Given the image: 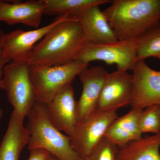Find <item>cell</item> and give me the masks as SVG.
I'll list each match as a JSON object with an SVG mask.
<instances>
[{"mask_svg": "<svg viewBox=\"0 0 160 160\" xmlns=\"http://www.w3.org/2000/svg\"><path fill=\"white\" fill-rule=\"evenodd\" d=\"M103 13L118 40L137 39L160 21V0H114Z\"/></svg>", "mask_w": 160, "mask_h": 160, "instance_id": "cell-2", "label": "cell"}, {"mask_svg": "<svg viewBox=\"0 0 160 160\" xmlns=\"http://www.w3.org/2000/svg\"><path fill=\"white\" fill-rule=\"evenodd\" d=\"M119 147L103 137L85 160H118Z\"/></svg>", "mask_w": 160, "mask_h": 160, "instance_id": "cell-21", "label": "cell"}, {"mask_svg": "<svg viewBox=\"0 0 160 160\" xmlns=\"http://www.w3.org/2000/svg\"><path fill=\"white\" fill-rule=\"evenodd\" d=\"M132 109H144L160 104V71L149 67L145 60L137 61L132 69Z\"/></svg>", "mask_w": 160, "mask_h": 160, "instance_id": "cell-9", "label": "cell"}, {"mask_svg": "<svg viewBox=\"0 0 160 160\" xmlns=\"http://www.w3.org/2000/svg\"><path fill=\"white\" fill-rule=\"evenodd\" d=\"M48 160H60L58 158L52 155L51 154H50V156L48 159Z\"/></svg>", "mask_w": 160, "mask_h": 160, "instance_id": "cell-25", "label": "cell"}, {"mask_svg": "<svg viewBox=\"0 0 160 160\" xmlns=\"http://www.w3.org/2000/svg\"><path fill=\"white\" fill-rule=\"evenodd\" d=\"M44 15L49 16L69 15L77 17L86 9L111 3L110 0H44Z\"/></svg>", "mask_w": 160, "mask_h": 160, "instance_id": "cell-18", "label": "cell"}, {"mask_svg": "<svg viewBox=\"0 0 160 160\" xmlns=\"http://www.w3.org/2000/svg\"><path fill=\"white\" fill-rule=\"evenodd\" d=\"M139 126L142 133L160 132V112L158 105H152L143 109L140 115Z\"/></svg>", "mask_w": 160, "mask_h": 160, "instance_id": "cell-20", "label": "cell"}, {"mask_svg": "<svg viewBox=\"0 0 160 160\" xmlns=\"http://www.w3.org/2000/svg\"><path fill=\"white\" fill-rule=\"evenodd\" d=\"M5 34L4 32L0 29V80H2L3 79L4 67L6 64L10 62L5 57L3 52L2 42Z\"/></svg>", "mask_w": 160, "mask_h": 160, "instance_id": "cell-23", "label": "cell"}, {"mask_svg": "<svg viewBox=\"0 0 160 160\" xmlns=\"http://www.w3.org/2000/svg\"><path fill=\"white\" fill-rule=\"evenodd\" d=\"M116 112H96L78 123L71 137L72 148L82 160H85L104 137L111 123L118 118Z\"/></svg>", "mask_w": 160, "mask_h": 160, "instance_id": "cell-7", "label": "cell"}, {"mask_svg": "<svg viewBox=\"0 0 160 160\" xmlns=\"http://www.w3.org/2000/svg\"><path fill=\"white\" fill-rule=\"evenodd\" d=\"M86 44L79 21L76 17L58 23L34 46L29 66H61L77 60Z\"/></svg>", "mask_w": 160, "mask_h": 160, "instance_id": "cell-1", "label": "cell"}, {"mask_svg": "<svg viewBox=\"0 0 160 160\" xmlns=\"http://www.w3.org/2000/svg\"><path fill=\"white\" fill-rule=\"evenodd\" d=\"M27 117L29 150L44 149L61 160H82L72 148L71 137L63 134L52 123L46 104L36 101Z\"/></svg>", "mask_w": 160, "mask_h": 160, "instance_id": "cell-3", "label": "cell"}, {"mask_svg": "<svg viewBox=\"0 0 160 160\" xmlns=\"http://www.w3.org/2000/svg\"><path fill=\"white\" fill-rule=\"evenodd\" d=\"M2 81L13 111L24 122L36 102L28 63L11 62L6 64Z\"/></svg>", "mask_w": 160, "mask_h": 160, "instance_id": "cell-5", "label": "cell"}, {"mask_svg": "<svg viewBox=\"0 0 160 160\" xmlns=\"http://www.w3.org/2000/svg\"><path fill=\"white\" fill-rule=\"evenodd\" d=\"M45 9L44 0H0V22L9 26L21 24L38 29L40 28Z\"/></svg>", "mask_w": 160, "mask_h": 160, "instance_id": "cell-13", "label": "cell"}, {"mask_svg": "<svg viewBox=\"0 0 160 160\" xmlns=\"http://www.w3.org/2000/svg\"><path fill=\"white\" fill-rule=\"evenodd\" d=\"M155 58H158L160 59V54H158L155 57Z\"/></svg>", "mask_w": 160, "mask_h": 160, "instance_id": "cell-26", "label": "cell"}, {"mask_svg": "<svg viewBox=\"0 0 160 160\" xmlns=\"http://www.w3.org/2000/svg\"><path fill=\"white\" fill-rule=\"evenodd\" d=\"M70 16H58L48 25L34 30L25 31L17 29L5 34L2 46L5 57L10 62H28L36 43L42 39L58 23L70 18Z\"/></svg>", "mask_w": 160, "mask_h": 160, "instance_id": "cell-8", "label": "cell"}, {"mask_svg": "<svg viewBox=\"0 0 160 160\" xmlns=\"http://www.w3.org/2000/svg\"><path fill=\"white\" fill-rule=\"evenodd\" d=\"M143 109H132L128 113L118 117L111 123L104 137L119 148L132 141L141 138L139 118Z\"/></svg>", "mask_w": 160, "mask_h": 160, "instance_id": "cell-15", "label": "cell"}, {"mask_svg": "<svg viewBox=\"0 0 160 160\" xmlns=\"http://www.w3.org/2000/svg\"><path fill=\"white\" fill-rule=\"evenodd\" d=\"M77 18L81 23L86 44H102L118 40L99 6L86 9Z\"/></svg>", "mask_w": 160, "mask_h": 160, "instance_id": "cell-14", "label": "cell"}, {"mask_svg": "<svg viewBox=\"0 0 160 160\" xmlns=\"http://www.w3.org/2000/svg\"><path fill=\"white\" fill-rule=\"evenodd\" d=\"M159 109L160 112V104L158 105Z\"/></svg>", "mask_w": 160, "mask_h": 160, "instance_id": "cell-27", "label": "cell"}, {"mask_svg": "<svg viewBox=\"0 0 160 160\" xmlns=\"http://www.w3.org/2000/svg\"><path fill=\"white\" fill-rule=\"evenodd\" d=\"M132 92V74L120 70L108 73L96 112H116L122 107L130 105Z\"/></svg>", "mask_w": 160, "mask_h": 160, "instance_id": "cell-10", "label": "cell"}, {"mask_svg": "<svg viewBox=\"0 0 160 160\" xmlns=\"http://www.w3.org/2000/svg\"><path fill=\"white\" fill-rule=\"evenodd\" d=\"M108 73L102 66H96L88 67L79 75L83 89L79 99L77 101L78 123L96 112L101 92Z\"/></svg>", "mask_w": 160, "mask_h": 160, "instance_id": "cell-11", "label": "cell"}, {"mask_svg": "<svg viewBox=\"0 0 160 160\" xmlns=\"http://www.w3.org/2000/svg\"><path fill=\"white\" fill-rule=\"evenodd\" d=\"M77 60L88 64L92 61H102L108 65L115 64L118 70L132 71L137 62L136 40H117L102 44L87 43Z\"/></svg>", "mask_w": 160, "mask_h": 160, "instance_id": "cell-6", "label": "cell"}, {"mask_svg": "<svg viewBox=\"0 0 160 160\" xmlns=\"http://www.w3.org/2000/svg\"><path fill=\"white\" fill-rule=\"evenodd\" d=\"M0 89L4 90V85L2 80H0ZM2 110L0 109V118H2Z\"/></svg>", "mask_w": 160, "mask_h": 160, "instance_id": "cell-24", "label": "cell"}, {"mask_svg": "<svg viewBox=\"0 0 160 160\" xmlns=\"http://www.w3.org/2000/svg\"><path fill=\"white\" fill-rule=\"evenodd\" d=\"M89 64L76 60L61 66H29V74L37 102L49 103L64 87L89 67Z\"/></svg>", "mask_w": 160, "mask_h": 160, "instance_id": "cell-4", "label": "cell"}, {"mask_svg": "<svg viewBox=\"0 0 160 160\" xmlns=\"http://www.w3.org/2000/svg\"><path fill=\"white\" fill-rule=\"evenodd\" d=\"M30 135L14 111L9 119L7 130L0 144V160H19L24 147L28 145Z\"/></svg>", "mask_w": 160, "mask_h": 160, "instance_id": "cell-16", "label": "cell"}, {"mask_svg": "<svg viewBox=\"0 0 160 160\" xmlns=\"http://www.w3.org/2000/svg\"><path fill=\"white\" fill-rule=\"evenodd\" d=\"M137 61L160 53V21L136 39Z\"/></svg>", "mask_w": 160, "mask_h": 160, "instance_id": "cell-19", "label": "cell"}, {"mask_svg": "<svg viewBox=\"0 0 160 160\" xmlns=\"http://www.w3.org/2000/svg\"><path fill=\"white\" fill-rule=\"evenodd\" d=\"M50 153L45 149H35L30 150V155L27 160H48Z\"/></svg>", "mask_w": 160, "mask_h": 160, "instance_id": "cell-22", "label": "cell"}, {"mask_svg": "<svg viewBox=\"0 0 160 160\" xmlns=\"http://www.w3.org/2000/svg\"><path fill=\"white\" fill-rule=\"evenodd\" d=\"M46 105L52 124L71 137L78 124L77 101L71 85L64 87Z\"/></svg>", "mask_w": 160, "mask_h": 160, "instance_id": "cell-12", "label": "cell"}, {"mask_svg": "<svg viewBox=\"0 0 160 160\" xmlns=\"http://www.w3.org/2000/svg\"><path fill=\"white\" fill-rule=\"evenodd\" d=\"M160 132L146 136L119 148L118 160H160Z\"/></svg>", "mask_w": 160, "mask_h": 160, "instance_id": "cell-17", "label": "cell"}]
</instances>
